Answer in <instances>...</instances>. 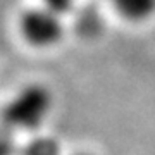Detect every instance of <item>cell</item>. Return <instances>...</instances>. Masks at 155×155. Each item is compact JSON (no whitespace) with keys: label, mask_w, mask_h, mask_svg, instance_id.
Segmentation results:
<instances>
[{"label":"cell","mask_w":155,"mask_h":155,"mask_svg":"<svg viewBox=\"0 0 155 155\" xmlns=\"http://www.w3.org/2000/svg\"><path fill=\"white\" fill-rule=\"evenodd\" d=\"M50 109L52 95L43 84H28L19 90L5 105L2 117L4 122L19 129H36L43 124Z\"/></svg>","instance_id":"1"},{"label":"cell","mask_w":155,"mask_h":155,"mask_svg":"<svg viewBox=\"0 0 155 155\" xmlns=\"http://www.w3.org/2000/svg\"><path fill=\"white\" fill-rule=\"evenodd\" d=\"M22 155H61V147L50 136H36L24 147Z\"/></svg>","instance_id":"4"},{"label":"cell","mask_w":155,"mask_h":155,"mask_svg":"<svg viewBox=\"0 0 155 155\" xmlns=\"http://www.w3.org/2000/svg\"><path fill=\"white\" fill-rule=\"evenodd\" d=\"M72 5V0H43V7L54 11L55 14H64L66 11H69Z\"/></svg>","instance_id":"5"},{"label":"cell","mask_w":155,"mask_h":155,"mask_svg":"<svg viewBox=\"0 0 155 155\" xmlns=\"http://www.w3.org/2000/svg\"><path fill=\"white\" fill-rule=\"evenodd\" d=\"M119 16L127 21H147L155 14V0H112Z\"/></svg>","instance_id":"3"},{"label":"cell","mask_w":155,"mask_h":155,"mask_svg":"<svg viewBox=\"0 0 155 155\" xmlns=\"http://www.w3.org/2000/svg\"><path fill=\"white\" fill-rule=\"evenodd\" d=\"M19 29L24 40L35 47H52L62 38L61 16L47 7L26 11L19 19Z\"/></svg>","instance_id":"2"},{"label":"cell","mask_w":155,"mask_h":155,"mask_svg":"<svg viewBox=\"0 0 155 155\" xmlns=\"http://www.w3.org/2000/svg\"><path fill=\"white\" fill-rule=\"evenodd\" d=\"M76 155H88V153H76Z\"/></svg>","instance_id":"6"}]
</instances>
